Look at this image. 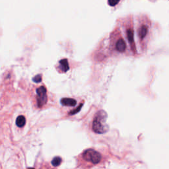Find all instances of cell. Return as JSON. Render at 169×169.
<instances>
[{
  "mask_svg": "<svg viewBox=\"0 0 169 169\" xmlns=\"http://www.w3.org/2000/svg\"><path fill=\"white\" fill-rule=\"evenodd\" d=\"M107 114L105 111L98 112L93 122V130L97 133L102 134L109 131V126L106 124Z\"/></svg>",
  "mask_w": 169,
  "mask_h": 169,
  "instance_id": "1",
  "label": "cell"
},
{
  "mask_svg": "<svg viewBox=\"0 0 169 169\" xmlns=\"http://www.w3.org/2000/svg\"><path fill=\"white\" fill-rule=\"evenodd\" d=\"M37 94V103L38 107H42L47 102L46 89L44 86H41L36 89Z\"/></svg>",
  "mask_w": 169,
  "mask_h": 169,
  "instance_id": "3",
  "label": "cell"
},
{
  "mask_svg": "<svg viewBox=\"0 0 169 169\" xmlns=\"http://www.w3.org/2000/svg\"><path fill=\"white\" fill-rule=\"evenodd\" d=\"M32 81L34 83H40L42 81V76L41 75H37L32 79Z\"/></svg>",
  "mask_w": 169,
  "mask_h": 169,
  "instance_id": "11",
  "label": "cell"
},
{
  "mask_svg": "<svg viewBox=\"0 0 169 169\" xmlns=\"http://www.w3.org/2000/svg\"><path fill=\"white\" fill-rule=\"evenodd\" d=\"M62 162V158L60 157H56L52 160V164L54 166H58Z\"/></svg>",
  "mask_w": 169,
  "mask_h": 169,
  "instance_id": "10",
  "label": "cell"
},
{
  "mask_svg": "<svg viewBox=\"0 0 169 169\" xmlns=\"http://www.w3.org/2000/svg\"><path fill=\"white\" fill-rule=\"evenodd\" d=\"M28 169H34V168H28Z\"/></svg>",
  "mask_w": 169,
  "mask_h": 169,
  "instance_id": "14",
  "label": "cell"
},
{
  "mask_svg": "<svg viewBox=\"0 0 169 169\" xmlns=\"http://www.w3.org/2000/svg\"><path fill=\"white\" fill-rule=\"evenodd\" d=\"M120 0H109L108 2H109V5L112 6V7H114V6L116 5L118 3H119Z\"/></svg>",
  "mask_w": 169,
  "mask_h": 169,
  "instance_id": "13",
  "label": "cell"
},
{
  "mask_svg": "<svg viewBox=\"0 0 169 169\" xmlns=\"http://www.w3.org/2000/svg\"><path fill=\"white\" fill-rule=\"evenodd\" d=\"M82 107H83V104H81V105L79 106V107H77L76 109L73 110H72V112H70V115H73V114H77V112H79L81 110V108H82Z\"/></svg>",
  "mask_w": 169,
  "mask_h": 169,
  "instance_id": "12",
  "label": "cell"
},
{
  "mask_svg": "<svg viewBox=\"0 0 169 169\" xmlns=\"http://www.w3.org/2000/svg\"><path fill=\"white\" fill-rule=\"evenodd\" d=\"M116 48L118 52H119L122 53L125 52L126 49V44L124 40L122 38H120L116 44Z\"/></svg>",
  "mask_w": 169,
  "mask_h": 169,
  "instance_id": "5",
  "label": "cell"
},
{
  "mask_svg": "<svg viewBox=\"0 0 169 169\" xmlns=\"http://www.w3.org/2000/svg\"><path fill=\"white\" fill-rule=\"evenodd\" d=\"M60 103L63 106L66 107H75L77 104V101L71 98H63L61 99Z\"/></svg>",
  "mask_w": 169,
  "mask_h": 169,
  "instance_id": "4",
  "label": "cell"
},
{
  "mask_svg": "<svg viewBox=\"0 0 169 169\" xmlns=\"http://www.w3.org/2000/svg\"><path fill=\"white\" fill-rule=\"evenodd\" d=\"M127 36L128 41L131 44H134V40H133V31L131 28H129L127 30Z\"/></svg>",
  "mask_w": 169,
  "mask_h": 169,
  "instance_id": "9",
  "label": "cell"
},
{
  "mask_svg": "<svg viewBox=\"0 0 169 169\" xmlns=\"http://www.w3.org/2000/svg\"><path fill=\"white\" fill-rule=\"evenodd\" d=\"M60 68L63 72L66 73L70 70V66L67 59H63L60 61Z\"/></svg>",
  "mask_w": 169,
  "mask_h": 169,
  "instance_id": "6",
  "label": "cell"
},
{
  "mask_svg": "<svg viewBox=\"0 0 169 169\" xmlns=\"http://www.w3.org/2000/svg\"><path fill=\"white\" fill-rule=\"evenodd\" d=\"M147 31H148V28L145 25H143L141 26V28H140L139 29V37L141 38V39H143V38L145 37V36L147 35Z\"/></svg>",
  "mask_w": 169,
  "mask_h": 169,
  "instance_id": "8",
  "label": "cell"
},
{
  "mask_svg": "<svg viewBox=\"0 0 169 169\" xmlns=\"http://www.w3.org/2000/svg\"><path fill=\"white\" fill-rule=\"evenodd\" d=\"M26 124V119L24 116H19L17 117V120H16V125H17L18 127L22 128Z\"/></svg>",
  "mask_w": 169,
  "mask_h": 169,
  "instance_id": "7",
  "label": "cell"
},
{
  "mask_svg": "<svg viewBox=\"0 0 169 169\" xmlns=\"http://www.w3.org/2000/svg\"><path fill=\"white\" fill-rule=\"evenodd\" d=\"M83 157L87 161L92 162L93 164H97L101 161V155L99 152L93 149L86 150L83 153Z\"/></svg>",
  "mask_w": 169,
  "mask_h": 169,
  "instance_id": "2",
  "label": "cell"
}]
</instances>
